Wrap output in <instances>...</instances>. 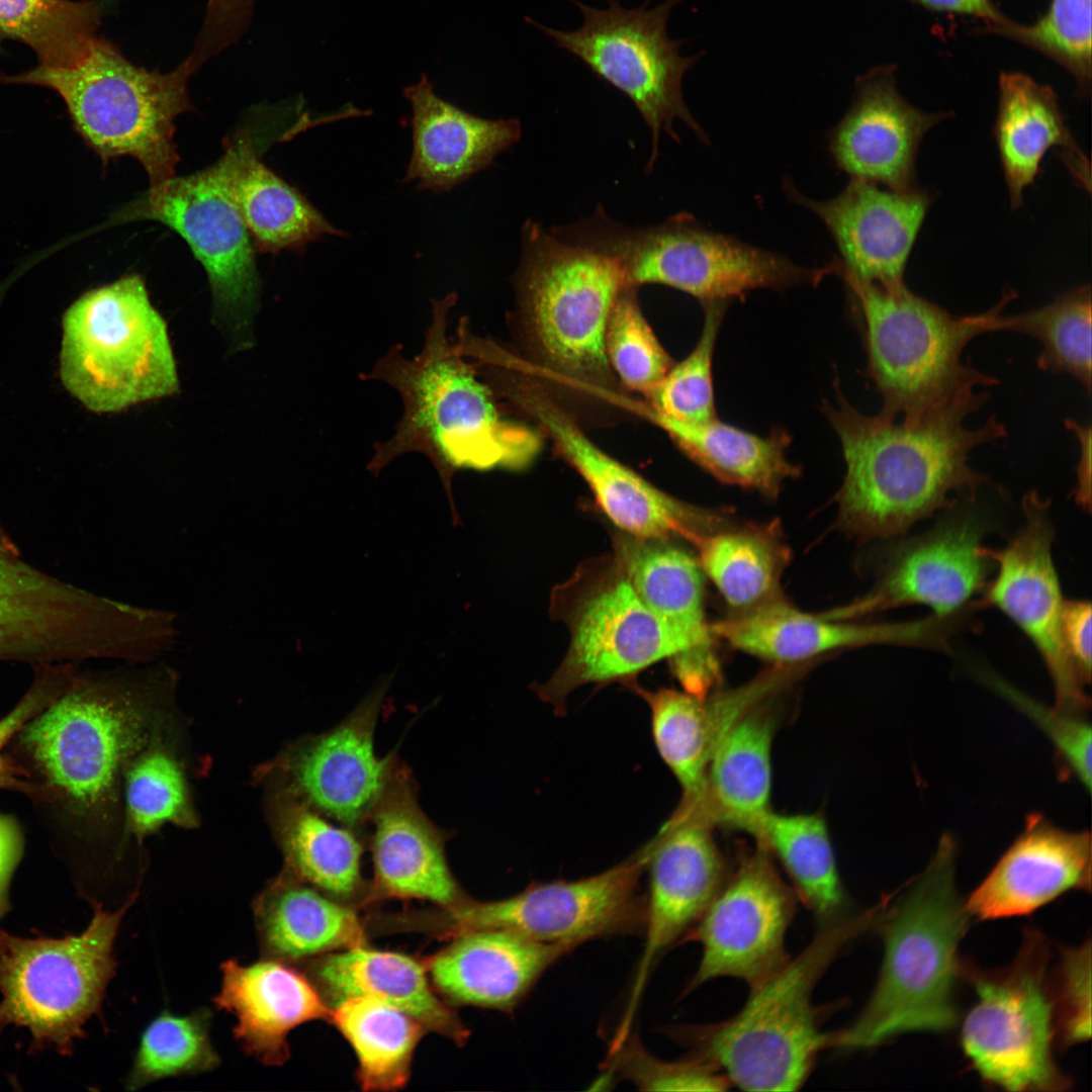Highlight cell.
I'll use <instances>...</instances> for the list:
<instances>
[{
	"instance_id": "f1b7e54d",
	"label": "cell",
	"mask_w": 1092,
	"mask_h": 1092,
	"mask_svg": "<svg viewBox=\"0 0 1092 1092\" xmlns=\"http://www.w3.org/2000/svg\"><path fill=\"white\" fill-rule=\"evenodd\" d=\"M1091 851L1089 831H1068L1043 815L1030 814L966 908L980 919L1020 916L1068 891H1090Z\"/></svg>"
},
{
	"instance_id": "f546056e",
	"label": "cell",
	"mask_w": 1092,
	"mask_h": 1092,
	"mask_svg": "<svg viewBox=\"0 0 1092 1092\" xmlns=\"http://www.w3.org/2000/svg\"><path fill=\"white\" fill-rule=\"evenodd\" d=\"M573 949L507 929H475L458 934L430 960L428 971L438 990L453 1002L510 1012L552 965Z\"/></svg>"
},
{
	"instance_id": "7402d4cb",
	"label": "cell",
	"mask_w": 1092,
	"mask_h": 1092,
	"mask_svg": "<svg viewBox=\"0 0 1092 1092\" xmlns=\"http://www.w3.org/2000/svg\"><path fill=\"white\" fill-rule=\"evenodd\" d=\"M712 825L688 817L669 819L646 845L649 887L645 943L622 1021L631 1023L637 1001L655 964L687 941L726 882Z\"/></svg>"
},
{
	"instance_id": "e0dca14e",
	"label": "cell",
	"mask_w": 1092,
	"mask_h": 1092,
	"mask_svg": "<svg viewBox=\"0 0 1092 1092\" xmlns=\"http://www.w3.org/2000/svg\"><path fill=\"white\" fill-rule=\"evenodd\" d=\"M797 901L769 851L758 844L726 880L688 937L701 944L702 953L684 994L725 977L753 990L775 976L791 959L786 933Z\"/></svg>"
},
{
	"instance_id": "680465c9",
	"label": "cell",
	"mask_w": 1092,
	"mask_h": 1092,
	"mask_svg": "<svg viewBox=\"0 0 1092 1092\" xmlns=\"http://www.w3.org/2000/svg\"><path fill=\"white\" fill-rule=\"evenodd\" d=\"M935 12L956 13L980 18L992 31L1008 18L997 8L993 0H912Z\"/></svg>"
},
{
	"instance_id": "ac0fdd59",
	"label": "cell",
	"mask_w": 1092,
	"mask_h": 1092,
	"mask_svg": "<svg viewBox=\"0 0 1092 1092\" xmlns=\"http://www.w3.org/2000/svg\"><path fill=\"white\" fill-rule=\"evenodd\" d=\"M1024 523L1001 550L987 548L997 574L977 605L993 606L1012 620L1037 649L1053 681L1055 708L1086 716L1087 686L1067 651L1063 637L1062 596L1052 555L1054 526L1050 503L1037 492L1023 500Z\"/></svg>"
},
{
	"instance_id": "ffe728a7",
	"label": "cell",
	"mask_w": 1092,
	"mask_h": 1092,
	"mask_svg": "<svg viewBox=\"0 0 1092 1092\" xmlns=\"http://www.w3.org/2000/svg\"><path fill=\"white\" fill-rule=\"evenodd\" d=\"M983 528L969 514L947 517L931 530L896 546L876 586L849 605L820 614L832 620L910 605L942 619L954 618L987 585L993 560L982 545Z\"/></svg>"
},
{
	"instance_id": "484cf974",
	"label": "cell",
	"mask_w": 1092,
	"mask_h": 1092,
	"mask_svg": "<svg viewBox=\"0 0 1092 1092\" xmlns=\"http://www.w3.org/2000/svg\"><path fill=\"white\" fill-rule=\"evenodd\" d=\"M794 678L791 667L774 664L741 687L698 698L685 691L638 689L651 711L652 733L662 759L682 789L677 814L702 809L707 768L717 745L750 709Z\"/></svg>"
},
{
	"instance_id": "d590c367",
	"label": "cell",
	"mask_w": 1092,
	"mask_h": 1092,
	"mask_svg": "<svg viewBox=\"0 0 1092 1092\" xmlns=\"http://www.w3.org/2000/svg\"><path fill=\"white\" fill-rule=\"evenodd\" d=\"M765 702V701H764ZM760 703L746 712L714 750L706 776L702 816L754 837L770 812L774 718Z\"/></svg>"
},
{
	"instance_id": "8fae6325",
	"label": "cell",
	"mask_w": 1092,
	"mask_h": 1092,
	"mask_svg": "<svg viewBox=\"0 0 1092 1092\" xmlns=\"http://www.w3.org/2000/svg\"><path fill=\"white\" fill-rule=\"evenodd\" d=\"M517 286L545 362L574 380H608L607 324L619 294L629 287L616 261L528 220Z\"/></svg>"
},
{
	"instance_id": "11a10c76",
	"label": "cell",
	"mask_w": 1092,
	"mask_h": 1092,
	"mask_svg": "<svg viewBox=\"0 0 1092 1092\" xmlns=\"http://www.w3.org/2000/svg\"><path fill=\"white\" fill-rule=\"evenodd\" d=\"M253 1L208 0L201 30L187 56L195 69L240 39L250 23Z\"/></svg>"
},
{
	"instance_id": "bcb514c9",
	"label": "cell",
	"mask_w": 1092,
	"mask_h": 1092,
	"mask_svg": "<svg viewBox=\"0 0 1092 1092\" xmlns=\"http://www.w3.org/2000/svg\"><path fill=\"white\" fill-rule=\"evenodd\" d=\"M122 781L126 827L138 837L166 823L195 824L184 774L169 752L157 747L142 751L126 766Z\"/></svg>"
},
{
	"instance_id": "8d00e7d4",
	"label": "cell",
	"mask_w": 1092,
	"mask_h": 1092,
	"mask_svg": "<svg viewBox=\"0 0 1092 1092\" xmlns=\"http://www.w3.org/2000/svg\"><path fill=\"white\" fill-rule=\"evenodd\" d=\"M314 972L336 1002L354 996L376 998L456 1043L467 1037L460 1019L433 992L425 967L412 957L359 944L323 958Z\"/></svg>"
},
{
	"instance_id": "9c48e42d",
	"label": "cell",
	"mask_w": 1092,
	"mask_h": 1092,
	"mask_svg": "<svg viewBox=\"0 0 1092 1092\" xmlns=\"http://www.w3.org/2000/svg\"><path fill=\"white\" fill-rule=\"evenodd\" d=\"M60 374L67 390L95 413H118L179 391L168 326L141 275L92 289L67 309Z\"/></svg>"
},
{
	"instance_id": "ab89813d",
	"label": "cell",
	"mask_w": 1092,
	"mask_h": 1092,
	"mask_svg": "<svg viewBox=\"0 0 1092 1092\" xmlns=\"http://www.w3.org/2000/svg\"><path fill=\"white\" fill-rule=\"evenodd\" d=\"M272 815L285 870L338 900L359 892L364 847L357 831L333 824L284 789Z\"/></svg>"
},
{
	"instance_id": "2e32d148",
	"label": "cell",
	"mask_w": 1092,
	"mask_h": 1092,
	"mask_svg": "<svg viewBox=\"0 0 1092 1092\" xmlns=\"http://www.w3.org/2000/svg\"><path fill=\"white\" fill-rule=\"evenodd\" d=\"M646 846L623 862L574 881L533 883L508 898L467 899L449 909L458 934L502 928L545 943L572 946L600 938L643 935L646 897L639 882L646 869Z\"/></svg>"
},
{
	"instance_id": "d6a6232c",
	"label": "cell",
	"mask_w": 1092,
	"mask_h": 1092,
	"mask_svg": "<svg viewBox=\"0 0 1092 1092\" xmlns=\"http://www.w3.org/2000/svg\"><path fill=\"white\" fill-rule=\"evenodd\" d=\"M994 139L1012 209L1020 207L1023 190L1034 182L1042 158L1051 149L1060 152L1078 185L1090 191L1089 161L1072 135L1050 86L1022 73H1002Z\"/></svg>"
},
{
	"instance_id": "603a6c76",
	"label": "cell",
	"mask_w": 1092,
	"mask_h": 1092,
	"mask_svg": "<svg viewBox=\"0 0 1092 1092\" xmlns=\"http://www.w3.org/2000/svg\"><path fill=\"white\" fill-rule=\"evenodd\" d=\"M788 198L826 225L840 253L843 267L856 277L883 286H898L909 255L932 202L925 189L881 188L850 179L835 197L814 200L786 179Z\"/></svg>"
},
{
	"instance_id": "7c38bea8",
	"label": "cell",
	"mask_w": 1092,
	"mask_h": 1092,
	"mask_svg": "<svg viewBox=\"0 0 1092 1092\" xmlns=\"http://www.w3.org/2000/svg\"><path fill=\"white\" fill-rule=\"evenodd\" d=\"M1050 947L1038 930L1024 931L1019 950L1006 967L981 970L962 965V979L977 1002L966 1015L961 1045L988 1085L1006 1091H1066L1072 1081L1053 1057L1056 1039L1048 984Z\"/></svg>"
},
{
	"instance_id": "ba28073f",
	"label": "cell",
	"mask_w": 1092,
	"mask_h": 1092,
	"mask_svg": "<svg viewBox=\"0 0 1092 1092\" xmlns=\"http://www.w3.org/2000/svg\"><path fill=\"white\" fill-rule=\"evenodd\" d=\"M554 233L612 258L629 287L666 285L702 303L744 299L757 288L784 291L803 284L816 286L833 274L829 263L822 268L799 266L779 253L710 231L689 213L657 225L628 228L600 208L589 218L554 228Z\"/></svg>"
},
{
	"instance_id": "cb8c5ba5",
	"label": "cell",
	"mask_w": 1092,
	"mask_h": 1092,
	"mask_svg": "<svg viewBox=\"0 0 1092 1092\" xmlns=\"http://www.w3.org/2000/svg\"><path fill=\"white\" fill-rule=\"evenodd\" d=\"M948 116L910 104L897 89L896 66H877L855 78L850 106L830 131L828 150L851 179L911 189L925 133Z\"/></svg>"
},
{
	"instance_id": "f35d334b",
	"label": "cell",
	"mask_w": 1092,
	"mask_h": 1092,
	"mask_svg": "<svg viewBox=\"0 0 1092 1092\" xmlns=\"http://www.w3.org/2000/svg\"><path fill=\"white\" fill-rule=\"evenodd\" d=\"M646 412L691 459L719 481L776 498L785 480L801 474V468L786 456L791 443L786 430L775 429L761 437L718 419L682 424Z\"/></svg>"
},
{
	"instance_id": "83f0119b",
	"label": "cell",
	"mask_w": 1092,
	"mask_h": 1092,
	"mask_svg": "<svg viewBox=\"0 0 1092 1092\" xmlns=\"http://www.w3.org/2000/svg\"><path fill=\"white\" fill-rule=\"evenodd\" d=\"M373 897L427 900L448 909L466 898L445 854V834L421 809L414 779L397 764L372 811Z\"/></svg>"
},
{
	"instance_id": "816d5d0a",
	"label": "cell",
	"mask_w": 1092,
	"mask_h": 1092,
	"mask_svg": "<svg viewBox=\"0 0 1092 1092\" xmlns=\"http://www.w3.org/2000/svg\"><path fill=\"white\" fill-rule=\"evenodd\" d=\"M1056 1039L1069 1046L1091 1036V943L1061 947L1060 960L1048 976Z\"/></svg>"
},
{
	"instance_id": "6f0895ef",
	"label": "cell",
	"mask_w": 1092,
	"mask_h": 1092,
	"mask_svg": "<svg viewBox=\"0 0 1092 1092\" xmlns=\"http://www.w3.org/2000/svg\"><path fill=\"white\" fill-rule=\"evenodd\" d=\"M25 845V832L17 816L0 812V919L10 910V888Z\"/></svg>"
},
{
	"instance_id": "74e56055",
	"label": "cell",
	"mask_w": 1092,
	"mask_h": 1092,
	"mask_svg": "<svg viewBox=\"0 0 1092 1092\" xmlns=\"http://www.w3.org/2000/svg\"><path fill=\"white\" fill-rule=\"evenodd\" d=\"M705 573L730 615L741 616L786 600L782 575L791 551L777 522L730 526L704 535L694 546Z\"/></svg>"
},
{
	"instance_id": "6da1fadb",
	"label": "cell",
	"mask_w": 1092,
	"mask_h": 1092,
	"mask_svg": "<svg viewBox=\"0 0 1092 1092\" xmlns=\"http://www.w3.org/2000/svg\"><path fill=\"white\" fill-rule=\"evenodd\" d=\"M151 726L148 709L122 685L76 669L67 689L6 748L18 772L38 789L33 811L79 889L106 851L121 778L150 742Z\"/></svg>"
},
{
	"instance_id": "f907efd6",
	"label": "cell",
	"mask_w": 1092,
	"mask_h": 1092,
	"mask_svg": "<svg viewBox=\"0 0 1092 1092\" xmlns=\"http://www.w3.org/2000/svg\"><path fill=\"white\" fill-rule=\"evenodd\" d=\"M609 1075L633 1084L641 1091H726V1076L704 1058L691 1055L667 1061L648 1052L631 1030L610 1044Z\"/></svg>"
},
{
	"instance_id": "836d02e7",
	"label": "cell",
	"mask_w": 1092,
	"mask_h": 1092,
	"mask_svg": "<svg viewBox=\"0 0 1092 1092\" xmlns=\"http://www.w3.org/2000/svg\"><path fill=\"white\" fill-rule=\"evenodd\" d=\"M224 144L233 155L232 194L256 251L302 253L325 236H347L262 162L263 145L250 126L238 128Z\"/></svg>"
},
{
	"instance_id": "60d3db41",
	"label": "cell",
	"mask_w": 1092,
	"mask_h": 1092,
	"mask_svg": "<svg viewBox=\"0 0 1092 1092\" xmlns=\"http://www.w3.org/2000/svg\"><path fill=\"white\" fill-rule=\"evenodd\" d=\"M330 1019L355 1052L364 1090L393 1091L406 1084L415 1049L427 1029L419 1020L366 996L339 1000Z\"/></svg>"
},
{
	"instance_id": "277c9868",
	"label": "cell",
	"mask_w": 1092,
	"mask_h": 1092,
	"mask_svg": "<svg viewBox=\"0 0 1092 1092\" xmlns=\"http://www.w3.org/2000/svg\"><path fill=\"white\" fill-rule=\"evenodd\" d=\"M456 301L454 292L432 299L419 355L408 359L399 346L391 347L364 376L391 385L403 403L394 435L374 448L372 470L418 452L447 480L459 469L523 468L539 452V436L500 415L488 387L448 338V312Z\"/></svg>"
},
{
	"instance_id": "30bf717a",
	"label": "cell",
	"mask_w": 1092,
	"mask_h": 1092,
	"mask_svg": "<svg viewBox=\"0 0 1092 1092\" xmlns=\"http://www.w3.org/2000/svg\"><path fill=\"white\" fill-rule=\"evenodd\" d=\"M134 900L115 911L95 903L79 934L22 937L0 927V1036L7 1027L23 1028L30 1054H73L101 1011L116 969L114 942Z\"/></svg>"
},
{
	"instance_id": "e575fe53",
	"label": "cell",
	"mask_w": 1092,
	"mask_h": 1092,
	"mask_svg": "<svg viewBox=\"0 0 1092 1092\" xmlns=\"http://www.w3.org/2000/svg\"><path fill=\"white\" fill-rule=\"evenodd\" d=\"M253 912L261 948L269 959L297 961L363 942V928L352 909L287 870L256 897Z\"/></svg>"
},
{
	"instance_id": "8992f818",
	"label": "cell",
	"mask_w": 1092,
	"mask_h": 1092,
	"mask_svg": "<svg viewBox=\"0 0 1092 1092\" xmlns=\"http://www.w3.org/2000/svg\"><path fill=\"white\" fill-rule=\"evenodd\" d=\"M834 274L848 287L863 326L867 375L883 398L880 414L919 419L930 408L977 385L999 381L962 360L976 337L994 332L996 318L1016 294L1005 291L989 310L952 314L913 293L905 283L883 286L862 280L841 264Z\"/></svg>"
},
{
	"instance_id": "4316f807",
	"label": "cell",
	"mask_w": 1092,
	"mask_h": 1092,
	"mask_svg": "<svg viewBox=\"0 0 1092 1092\" xmlns=\"http://www.w3.org/2000/svg\"><path fill=\"white\" fill-rule=\"evenodd\" d=\"M954 619L857 624L793 607L787 600L711 624L715 638L774 664H801L832 650L871 644H906L947 649Z\"/></svg>"
},
{
	"instance_id": "3957f363",
	"label": "cell",
	"mask_w": 1092,
	"mask_h": 1092,
	"mask_svg": "<svg viewBox=\"0 0 1092 1092\" xmlns=\"http://www.w3.org/2000/svg\"><path fill=\"white\" fill-rule=\"evenodd\" d=\"M956 860V842L944 834L925 870L896 899L889 896L875 925L884 943L876 986L848 1026L828 1032L827 1050L871 1049L958 1024V949L972 916L957 889Z\"/></svg>"
},
{
	"instance_id": "7dc6e473",
	"label": "cell",
	"mask_w": 1092,
	"mask_h": 1092,
	"mask_svg": "<svg viewBox=\"0 0 1092 1092\" xmlns=\"http://www.w3.org/2000/svg\"><path fill=\"white\" fill-rule=\"evenodd\" d=\"M704 326L695 349L678 364L671 366L648 396L647 411L682 424H703L716 417L712 362L715 343L728 301L702 303Z\"/></svg>"
},
{
	"instance_id": "7bdbcfd3",
	"label": "cell",
	"mask_w": 1092,
	"mask_h": 1092,
	"mask_svg": "<svg viewBox=\"0 0 1092 1092\" xmlns=\"http://www.w3.org/2000/svg\"><path fill=\"white\" fill-rule=\"evenodd\" d=\"M102 7L97 1L0 0V29L29 46L41 66L80 63L97 37Z\"/></svg>"
},
{
	"instance_id": "7a4b0ae2",
	"label": "cell",
	"mask_w": 1092,
	"mask_h": 1092,
	"mask_svg": "<svg viewBox=\"0 0 1092 1092\" xmlns=\"http://www.w3.org/2000/svg\"><path fill=\"white\" fill-rule=\"evenodd\" d=\"M989 398L967 389L899 423L882 414L866 416L840 395L835 405L824 402L846 464L836 495L841 529L863 540L892 538L950 507V493L973 495L988 477L971 467L970 453L1007 437L994 415L979 428L964 425Z\"/></svg>"
},
{
	"instance_id": "52a82bcc",
	"label": "cell",
	"mask_w": 1092,
	"mask_h": 1092,
	"mask_svg": "<svg viewBox=\"0 0 1092 1092\" xmlns=\"http://www.w3.org/2000/svg\"><path fill=\"white\" fill-rule=\"evenodd\" d=\"M192 74L185 60L167 73L135 66L115 44L97 36L77 65H38L4 81L56 91L75 128L103 163L129 156L155 185L176 175L175 120L194 110L187 87Z\"/></svg>"
},
{
	"instance_id": "f5cc1de1",
	"label": "cell",
	"mask_w": 1092,
	"mask_h": 1092,
	"mask_svg": "<svg viewBox=\"0 0 1092 1092\" xmlns=\"http://www.w3.org/2000/svg\"><path fill=\"white\" fill-rule=\"evenodd\" d=\"M993 688L1031 719L1051 739L1061 764L1086 789H1091V726L1084 716L1048 708L995 677Z\"/></svg>"
},
{
	"instance_id": "c3c4849f",
	"label": "cell",
	"mask_w": 1092,
	"mask_h": 1092,
	"mask_svg": "<svg viewBox=\"0 0 1092 1092\" xmlns=\"http://www.w3.org/2000/svg\"><path fill=\"white\" fill-rule=\"evenodd\" d=\"M1091 1L1051 0L1045 13L1034 23L1010 19L991 32L1000 34L1049 57L1070 73L1078 92L1086 97L1091 88Z\"/></svg>"
},
{
	"instance_id": "d4e9b609",
	"label": "cell",
	"mask_w": 1092,
	"mask_h": 1092,
	"mask_svg": "<svg viewBox=\"0 0 1092 1092\" xmlns=\"http://www.w3.org/2000/svg\"><path fill=\"white\" fill-rule=\"evenodd\" d=\"M614 555L645 606L688 649L668 660L684 691L705 697L721 680L715 636L705 615V573L695 558L668 540L616 537Z\"/></svg>"
},
{
	"instance_id": "5b68a950",
	"label": "cell",
	"mask_w": 1092,
	"mask_h": 1092,
	"mask_svg": "<svg viewBox=\"0 0 1092 1092\" xmlns=\"http://www.w3.org/2000/svg\"><path fill=\"white\" fill-rule=\"evenodd\" d=\"M885 898V897H883ZM858 913L818 924L809 944L759 987L732 1017L707 1024H680L664 1033L714 1064L731 1086L746 1091H796L827 1050L824 1011L813 993L841 950L874 928L886 899Z\"/></svg>"
},
{
	"instance_id": "681fc988",
	"label": "cell",
	"mask_w": 1092,
	"mask_h": 1092,
	"mask_svg": "<svg viewBox=\"0 0 1092 1092\" xmlns=\"http://www.w3.org/2000/svg\"><path fill=\"white\" fill-rule=\"evenodd\" d=\"M634 287L619 294L610 313L605 348L611 370L631 390L647 397L672 361L644 317Z\"/></svg>"
},
{
	"instance_id": "9a60e30c",
	"label": "cell",
	"mask_w": 1092,
	"mask_h": 1092,
	"mask_svg": "<svg viewBox=\"0 0 1092 1092\" xmlns=\"http://www.w3.org/2000/svg\"><path fill=\"white\" fill-rule=\"evenodd\" d=\"M571 1L582 15V23L575 30L554 29L529 17L525 20L633 102L652 132L649 165L657 156L661 131L678 141L672 127L675 119L682 120L708 143L707 134L687 107L681 89L685 74L703 52L682 56L686 40L670 38L667 33L668 18L684 0H664L655 7H649L648 0L635 8L608 0L605 9Z\"/></svg>"
},
{
	"instance_id": "ee69618b",
	"label": "cell",
	"mask_w": 1092,
	"mask_h": 1092,
	"mask_svg": "<svg viewBox=\"0 0 1092 1092\" xmlns=\"http://www.w3.org/2000/svg\"><path fill=\"white\" fill-rule=\"evenodd\" d=\"M1091 287H1076L1043 307L1015 315L1000 313L994 332L1024 334L1041 343L1037 367L1071 375L1091 391Z\"/></svg>"
},
{
	"instance_id": "f6af8a7d",
	"label": "cell",
	"mask_w": 1092,
	"mask_h": 1092,
	"mask_svg": "<svg viewBox=\"0 0 1092 1092\" xmlns=\"http://www.w3.org/2000/svg\"><path fill=\"white\" fill-rule=\"evenodd\" d=\"M211 1013L200 1009L188 1015L164 1011L142 1033L127 1089L181 1075L199 1074L218 1067L220 1058L210 1035Z\"/></svg>"
},
{
	"instance_id": "b9f144b4",
	"label": "cell",
	"mask_w": 1092,
	"mask_h": 1092,
	"mask_svg": "<svg viewBox=\"0 0 1092 1092\" xmlns=\"http://www.w3.org/2000/svg\"><path fill=\"white\" fill-rule=\"evenodd\" d=\"M755 838L779 858L798 899L814 914L818 924L850 912L822 817L770 811Z\"/></svg>"
},
{
	"instance_id": "5bb4252c",
	"label": "cell",
	"mask_w": 1092,
	"mask_h": 1092,
	"mask_svg": "<svg viewBox=\"0 0 1092 1092\" xmlns=\"http://www.w3.org/2000/svg\"><path fill=\"white\" fill-rule=\"evenodd\" d=\"M233 155L203 170L174 176L125 204L115 223L154 220L176 232L204 268L214 317L235 348L251 346L261 282L255 248L231 190Z\"/></svg>"
},
{
	"instance_id": "91938a15",
	"label": "cell",
	"mask_w": 1092,
	"mask_h": 1092,
	"mask_svg": "<svg viewBox=\"0 0 1092 1092\" xmlns=\"http://www.w3.org/2000/svg\"><path fill=\"white\" fill-rule=\"evenodd\" d=\"M1067 429L1072 431L1080 443V457L1076 466L1075 500L1084 510L1091 506V427L1083 426L1071 419L1065 421Z\"/></svg>"
},
{
	"instance_id": "44dd1931",
	"label": "cell",
	"mask_w": 1092,
	"mask_h": 1092,
	"mask_svg": "<svg viewBox=\"0 0 1092 1092\" xmlns=\"http://www.w3.org/2000/svg\"><path fill=\"white\" fill-rule=\"evenodd\" d=\"M381 695L369 697L338 725L301 739L277 761L284 790L342 826L367 825L398 762L380 757L374 731Z\"/></svg>"
},
{
	"instance_id": "4dcf8cb0",
	"label": "cell",
	"mask_w": 1092,
	"mask_h": 1092,
	"mask_svg": "<svg viewBox=\"0 0 1092 1092\" xmlns=\"http://www.w3.org/2000/svg\"><path fill=\"white\" fill-rule=\"evenodd\" d=\"M412 106V155L403 180L420 190L448 191L492 164L518 142V119L475 116L436 94L426 75L407 86Z\"/></svg>"
},
{
	"instance_id": "4fadbf2b",
	"label": "cell",
	"mask_w": 1092,
	"mask_h": 1092,
	"mask_svg": "<svg viewBox=\"0 0 1092 1092\" xmlns=\"http://www.w3.org/2000/svg\"><path fill=\"white\" fill-rule=\"evenodd\" d=\"M550 610L570 634L564 659L538 689L557 707L580 686L630 680L688 649L641 601L614 554L584 561L553 589Z\"/></svg>"
},
{
	"instance_id": "d6986e66",
	"label": "cell",
	"mask_w": 1092,
	"mask_h": 1092,
	"mask_svg": "<svg viewBox=\"0 0 1092 1092\" xmlns=\"http://www.w3.org/2000/svg\"><path fill=\"white\" fill-rule=\"evenodd\" d=\"M515 396L550 435L587 483L600 509L624 534L657 540L681 538L695 546L701 537L728 522L719 512L660 490L607 454L540 392L523 388Z\"/></svg>"
},
{
	"instance_id": "1f68e13d",
	"label": "cell",
	"mask_w": 1092,
	"mask_h": 1092,
	"mask_svg": "<svg viewBox=\"0 0 1092 1092\" xmlns=\"http://www.w3.org/2000/svg\"><path fill=\"white\" fill-rule=\"evenodd\" d=\"M220 970V990L213 1002L236 1016V1040L264 1065H282L288 1059L287 1035L293 1028L331 1016L315 988L277 960L251 965L228 960Z\"/></svg>"
},
{
	"instance_id": "db71d44e",
	"label": "cell",
	"mask_w": 1092,
	"mask_h": 1092,
	"mask_svg": "<svg viewBox=\"0 0 1092 1092\" xmlns=\"http://www.w3.org/2000/svg\"><path fill=\"white\" fill-rule=\"evenodd\" d=\"M33 668V678L26 692L0 717V791L21 794L29 802L37 797L38 790L18 772L8 758L6 748L29 719L66 690L73 673L71 666L63 663L36 665Z\"/></svg>"
},
{
	"instance_id": "9f6ffc18",
	"label": "cell",
	"mask_w": 1092,
	"mask_h": 1092,
	"mask_svg": "<svg viewBox=\"0 0 1092 1092\" xmlns=\"http://www.w3.org/2000/svg\"><path fill=\"white\" fill-rule=\"evenodd\" d=\"M1091 603L1065 600L1063 637L1067 651L1086 685L1091 679Z\"/></svg>"
}]
</instances>
